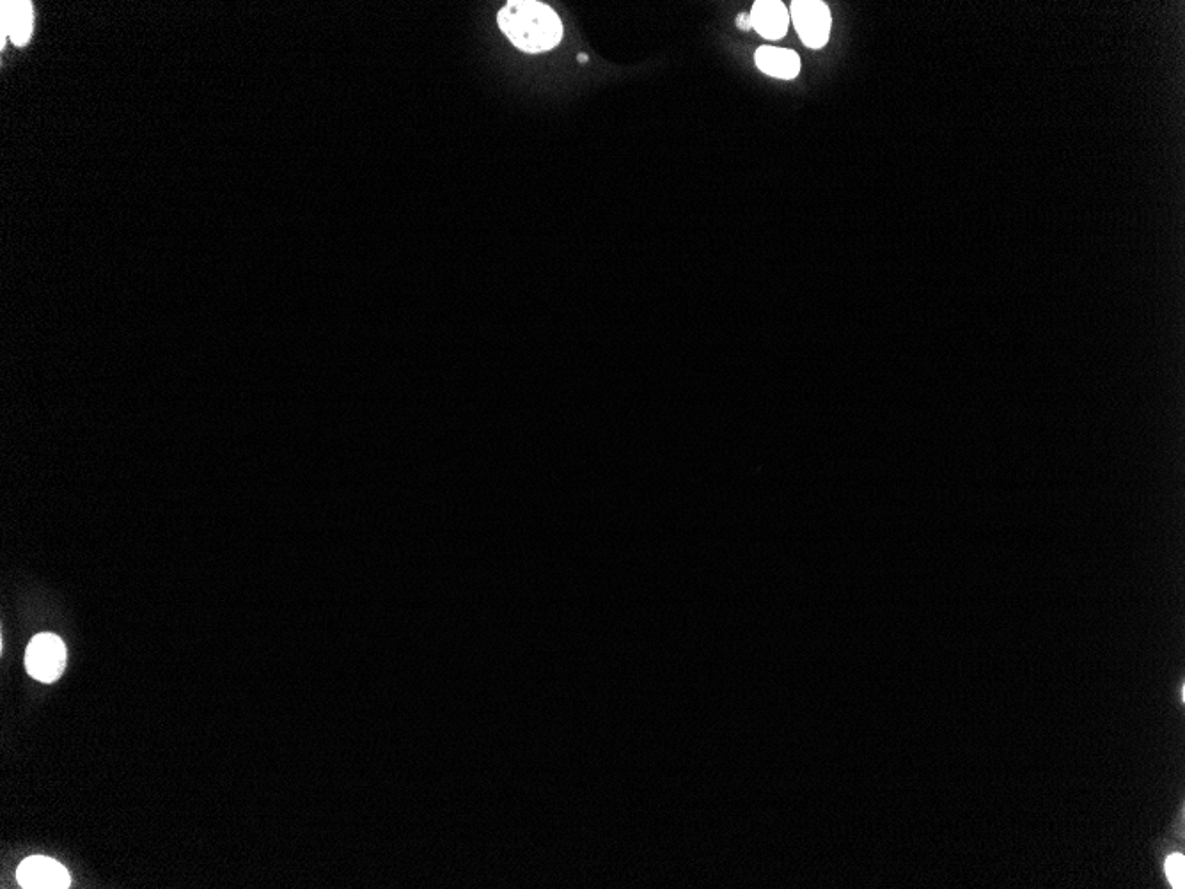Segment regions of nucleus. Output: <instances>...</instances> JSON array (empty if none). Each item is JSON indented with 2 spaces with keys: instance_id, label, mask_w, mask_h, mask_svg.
<instances>
[{
  "instance_id": "nucleus-1",
  "label": "nucleus",
  "mask_w": 1185,
  "mask_h": 889,
  "mask_svg": "<svg viewBox=\"0 0 1185 889\" xmlns=\"http://www.w3.org/2000/svg\"><path fill=\"white\" fill-rule=\"evenodd\" d=\"M501 31L508 40L527 54H540L558 47L563 38V24L556 11L534 0L508 2L497 15Z\"/></svg>"
},
{
  "instance_id": "nucleus-2",
  "label": "nucleus",
  "mask_w": 1185,
  "mask_h": 889,
  "mask_svg": "<svg viewBox=\"0 0 1185 889\" xmlns=\"http://www.w3.org/2000/svg\"><path fill=\"white\" fill-rule=\"evenodd\" d=\"M68 662V652L63 639L45 632L31 639L25 650V669L34 680L43 684H54L59 680Z\"/></svg>"
},
{
  "instance_id": "nucleus-3",
  "label": "nucleus",
  "mask_w": 1185,
  "mask_h": 889,
  "mask_svg": "<svg viewBox=\"0 0 1185 889\" xmlns=\"http://www.w3.org/2000/svg\"><path fill=\"white\" fill-rule=\"evenodd\" d=\"M792 20L801 41L808 48L825 47L831 36V11L820 0H795L790 8Z\"/></svg>"
},
{
  "instance_id": "nucleus-4",
  "label": "nucleus",
  "mask_w": 1185,
  "mask_h": 889,
  "mask_svg": "<svg viewBox=\"0 0 1185 889\" xmlns=\"http://www.w3.org/2000/svg\"><path fill=\"white\" fill-rule=\"evenodd\" d=\"M16 879L22 888L27 889H64L70 888L71 884L68 870L54 859L43 856L25 859L18 866Z\"/></svg>"
},
{
  "instance_id": "nucleus-5",
  "label": "nucleus",
  "mask_w": 1185,
  "mask_h": 889,
  "mask_svg": "<svg viewBox=\"0 0 1185 889\" xmlns=\"http://www.w3.org/2000/svg\"><path fill=\"white\" fill-rule=\"evenodd\" d=\"M751 27L765 40L785 38L790 27V11L779 0H758L751 9Z\"/></svg>"
},
{
  "instance_id": "nucleus-6",
  "label": "nucleus",
  "mask_w": 1185,
  "mask_h": 889,
  "mask_svg": "<svg viewBox=\"0 0 1185 889\" xmlns=\"http://www.w3.org/2000/svg\"><path fill=\"white\" fill-rule=\"evenodd\" d=\"M758 70L776 79L792 80L801 71V57L788 48L760 47L754 54Z\"/></svg>"
},
{
  "instance_id": "nucleus-7",
  "label": "nucleus",
  "mask_w": 1185,
  "mask_h": 889,
  "mask_svg": "<svg viewBox=\"0 0 1185 889\" xmlns=\"http://www.w3.org/2000/svg\"><path fill=\"white\" fill-rule=\"evenodd\" d=\"M31 2H2V34L9 36L15 45H25L31 40Z\"/></svg>"
},
{
  "instance_id": "nucleus-8",
  "label": "nucleus",
  "mask_w": 1185,
  "mask_h": 889,
  "mask_svg": "<svg viewBox=\"0 0 1185 889\" xmlns=\"http://www.w3.org/2000/svg\"><path fill=\"white\" fill-rule=\"evenodd\" d=\"M1166 875L1173 888L1182 889L1185 886V859L1182 854H1173L1166 861Z\"/></svg>"
},
{
  "instance_id": "nucleus-9",
  "label": "nucleus",
  "mask_w": 1185,
  "mask_h": 889,
  "mask_svg": "<svg viewBox=\"0 0 1185 889\" xmlns=\"http://www.w3.org/2000/svg\"><path fill=\"white\" fill-rule=\"evenodd\" d=\"M737 25L742 31H749L751 29V16H749V13H740L737 18Z\"/></svg>"
},
{
  "instance_id": "nucleus-10",
  "label": "nucleus",
  "mask_w": 1185,
  "mask_h": 889,
  "mask_svg": "<svg viewBox=\"0 0 1185 889\" xmlns=\"http://www.w3.org/2000/svg\"><path fill=\"white\" fill-rule=\"evenodd\" d=\"M577 59H579V63H588V56H586V54H581V56L577 57Z\"/></svg>"
}]
</instances>
